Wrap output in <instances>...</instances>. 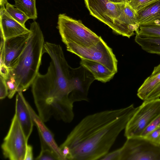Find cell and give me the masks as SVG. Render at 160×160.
<instances>
[{"mask_svg": "<svg viewBox=\"0 0 160 160\" xmlns=\"http://www.w3.org/2000/svg\"><path fill=\"white\" fill-rule=\"evenodd\" d=\"M137 108L132 104L84 117L60 146L69 148L67 160H100L109 152Z\"/></svg>", "mask_w": 160, "mask_h": 160, "instance_id": "obj_1", "label": "cell"}, {"mask_svg": "<svg viewBox=\"0 0 160 160\" xmlns=\"http://www.w3.org/2000/svg\"><path fill=\"white\" fill-rule=\"evenodd\" d=\"M44 50L51 61L46 73H38L32 85V92L38 111L48 115L58 114L72 104L69 98L71 67L60 45L46 42Z\"/></svg>", "mask_w": 160, "mask_h": 160, "instance_id": "obj_2", "label": "cell"}, {"mask_svg": "<svg viewBox=\"0 0 160 160\" xmlns=\"http://www.w3.org/2000/svg\"><path fill=\"white\" fill-rule=\"evenodd\" d=\"M29 36L26 47L16 64L10 70L18 92H25L32 85L39 73L42 55L45 53L44 38L38 22L30 24Z\"/></svg>", "mask_w": 160, "mask_h": 160, "instance_id": "obj_3", "label": "cell"}, {"mask_svg": "<svg viewBox=\"0 0 160 160\" xmlns=\"http://www.w3.org/2000/svg\"><path fill=\"white\" fill-rule=\"evenodd\" d=\"M91 15L104 23L116 34L128 38L135 29L122 21L126 2L114 3L108 0H84Z\"/></svg>", "mask_w": 160, "mask_h": 160, "instance_id": "obj_4", "label": "cell"}, {"mask_svg": "<svg viewBox=\"0 0 160 160\" xmlns=\"http://www.w3.org/2000/svg\"><path fill=\"white\" fill-rule=\"evenodd\" d=\"M57 28L65 44L73 42L79 45L90 47L100 40L99 36L86 27L81 21L74 19L65 14L58 15Z\"/></svg>", "mask_w": 160, "mask_h": 160, "instance_id": "obj_5", "label": "cell"}, {"mask_svg": "<svg viewBox=\"0 0 160 160\" xmlns=\"http://www.w3.org/2000/svg\"><path fill=\"white\" fill-rule=\"evenodd\" d=\"M68 51L74 53L81 59H87L100 63L116 73L118 71V60L112 50L101 38L95 45L83 46L73 42L65 44Z\"/></svg>", "mask_w": 160, "mask_h": 160, "instance_id": "obj_6", "label": "cell"}, {"mask_svg": "<svg viewBox=\"0 0 160 160\" xmlns=\"http://www.w3.org/2000/svg\"><path fill=\"white\" fill-rule=\"evenodd\" d=\"M160 115V98L144 101L128 122L124 129L127 138L140 137L146 127Z\"/></svg>", "mask_w": 160, "mask_h": 160, "instance_id": "obj_7", "label": "cell"}, {"mask_svg": "<svg viewBox=\"0 0 160 160\" xmlns=\"http://www.w3.org/2000/svg\"><path fill=\"white\" fill-rule=\"evenodd\" d=\"M121 147V160H160V145L145 138H131Z\"/></svg>", "mask_w": 160, "mask_h": 160, "instance_id": "obj_8", "label": "cell"}, {"mask_svg": "<svg viewBox=\"0 0 160 160\" xmlns=\"http://www.w3.org/2000/svg\"><path fill=\"white\" fill-rule=\"evenodd\" d=\"M28 142L15 113L1 146L4 157L10 160H24Z\"/></svg>", "mask_w": 160, "mask_h": 160, "instance_id": "obj_9", "label": "cell"}, {"mask_svg": "<svg viewBox=\"0 0 160 160\" xmlns=\"http://www.w3.org/2000/svg\"><path fill=\"white\" fill-rule=\"evenodd\" d=\"M95 79L86 68L81 65L76 68H70V93L69 98L73 104L77 102H88V91Z\"/></svg>", "mask_w": 160, "mask_h": 160, "instance_id": "obj_10", "label": "cell"}, {"mask_svg": "<svg viewBox=\"0 0 160 160\" xmlns=\"http://www.w3.org/2000/svg\"><path fill=\"white\" fill-rule=\"evenodd\" d=\"M29 32L0 42V63L10 69L13 67L24 50Z\"/></svg>", "mask_w": 160, "mask_h": 160, "instance_id": "obj_11", "label": "cell"}, {"mask_svg": "<svg viewBox=\"0 0 160 160\" xmlns=\"http://www.w3.org/2000/svg\"><path fill=\"white\" fill-rule=\"evenodd\" d=\"M0 29L1 41L27 33L29 29L13 19L7 12L5 7H0Z\"/></svg>", "mask_w": 160, "mask_h": 160, "instance_id": "obj_12", "label": "cell"}, {"mask_svg": "<svg viewBox=\"0 0 160 160\" xmlns=\"http://www.w3.org/2000/svg\"><path fill=\"white\" fill-rule=\"evenodd\" d=\"M17 92L16 98L15 113L28 142L32 131L34 122L29 111V104L25 99L22 92L19 91Z\"/></svg>", "mask_w": 160, "mask_h": 160, "instance_id": "obj_13", "label": "cell"}, {"mask_svg": "<svg viewBox=\"0 0 160 160\" xmlns=\"http://www.w3.org/2000/svg\"><path fill=\"white\" fill-rule=\"evenodd\" d=\"M29 108L34 124L38 129L40 138L42 139L54 151L58 157L59 160H65L62 150L56 143L52 133L46 127L44 122L35 113L30 105Z\"/></svg>", "mask_w": 160, "mask_h": 160, "instance_id": "obj_14", "label": "cell"}, {"mask_svg": "<svg viewBox=\"0 0 160 160\" xmlns=\"http://www.w3.org/2000/svg\"><path fill=\"white\" fill-rule=\"evenodd\" d=\"M140 26H160V0L137 12Z\"/></svg>", "mask_w": 160, "mask_h": 160, "instance_id": "obj_15", "label": "cell"}, {"mask_svg": "<svg viewBox=\"0 0 160 160\" xmlns=\"http://www.w3.org/2000/svg\"><path fill=\"white\" fill-rule=\"evenodd\" d=\"M80 64L92 74L95 80L103 83L109 81L116 74L103 64L95 61L81 59Z\"/></svg>", "mask_w": 160, "mask_h": 160, "instance_id": "obj_16", "label": "cell"}, {"mask_svg": "<svg viewBox=\"0 0 160 160\" xmlns=\"http://www.w3.org/2000/svg\"><path fill=\"white\" fill-rule=\"evenodd\" d=\"M160 82V63L154 67L151 75L144 81L137 91V95L141 99L146 100L150 93Z\"/></svg>", "mask_w": 160, "mask_h": 160, "instance_id": "obj_17", "label": "cell"}, {"mask_svg": "<svg viewBox=\"0 0 160 160\" xmlns=\"http://www.w3.org/2000/svg\"><path fill=\"white\" fill-rule=\"evenodd\" d=\"M139 31L136 32L135 42L146 52L160 55V37L141 36Z\"/></svg>", "mask_w": 160, "mask_h": 160, "instance_id": "obj_18", "label": "cell"}, {"mask_svg": "<svg viewBox=\"0 0 160 160\" xmlns=\"http://www.w3.org/2000/svg\"><path fill=\"white\" fill-rule=\"evenodd\" d=\"M15 7L22 12L29 19L38 18L36 0H14Z\"/></svg>", "mask_w": 160, "mask_h": 160, "instance_id": "obj_19", "label": "cell"}, {"mask_svg": "<svg viewBox=\"0 0 160 160\" xmlns=\"http://www.w3.org/2000/svg\"><path fill=\"white\" fill-rule=\"evenodd\" d=\"M5 10L14 20L24 26L26 22L29 19L22 12L8 2L5 6Z\"/></svg>", "mask_w": 160, "mask_h": 160, "instance_id": "obj_20", "label": "cell"}, {"mask_svg": "<svg viewBox=\"0 0 160 160\" xmlns=\"http://www.w3.org/2000/svg\"><path fill=\"white\" fill-rule=\"evenodd\" d=\"M40 138L41 149L40 154L35 159L37 160H59L54 151Z\"/></svg>", "mask_w": 160, "mask_h": 160, "instance_id": "obj_21", "label": "cell"}, {"mask_svg": "<svg viewBox=\"0 0 160 160\" xmlns=\"http://www.w3.org/2000/svg\"><path fill=\"white\" fill-rule=\"evenodd\" d=\"M138 33L141 36L160 37V26H140Z\"/></svg>", "mask_w": 160, "mask_h": 160, "instance_id": "obj_22", "label": "cell"}, {"mask_svg": "<svg viewBox=\"0 0 160 160\" xmlns=\"http://www.w3.org/2000/svg\"><path fill=\"white\" fill-rule=\"evenodd\" d=\"M158 0H128L129 5L137 12Z\"/></svg>", "mask_w": 160, "mask_h": 160, "instance_id": "obj_23", "label": "cell"}, {"mask_svg": "<svg viewBox=\"0 0 160 160\" xmlns=\"http://www.w3.org/2000/svg\"><path fill=\"white\" fill-rule=\"evenodd\" d=\"M8 87V97L9 99L12 98L16 92H18L17 85L13 77L9 75L6 79Z\"/></svg>", "mask_w": 160, "mask_h": 160, "instance_id": "obj_24", "label": "cell"}, {"mask_svg": "<svg viewBox=\"0 0 160 160\" xmlns=\"http://www.w3.org/2000/svg\"><path fill=\"white\" fill-rule=\"evenodd\" d=\"M160 125V115L152 120L146 127L140 136L145 137L149 133L155 130Z\"/></svg>", "mask_w": 160, "mask_h": 160, "instance_id": "obj_25", "label": "cell"}, {"mask_svg": "<svg viewBox=\"0 0 160 160\" xmlns=\"http://www.w3.org/2000/svg\"><path fill=\"white\" fill-rule=\"evenodd\" d=\"M145 138L155 144L160 145V125Z\"/></svg>", "mask_w": 160, "mask_h": 160, "instance_id": "obj_26", "label": "cell"}, {"mask_svg": "<svg viewBox=\"0 0 160 160\" xmlns=\"http://www.w3.org/2000/svg\"><path fill=\"white\" fill-rule=\"evenodd\" d=\"M121 148L115 150L110 152H108L102 157L101 160H121Z\"/></svg>", "mask_w": 160, "mask_h": 160, "instance_id": "obj_27", "label": "cell"}, {"mask_svg": "<svg viewBox=\"0 0 160 160\" xmlns=\"http://www.w3.org/2000/svg\"><path fill=\"white\" fill-rule=\"evenodd\" d=\"M8 94V91L6 80L2 77L0 76V99L5 98Z\"/></svg>", "mask_w": 160, "mask_h": 160, "instance_id": "obj_28", "label": "cell"}, {"mask_svg": "<svg viewBox=\"0 0 160 160\" xmlns=\"http://www.w3.org/2000/svg\"><path fill=\"white\" fill-rule=\"evenodd\" d=\"M160 98V82L155 86L148 96L147 99H152Z\"/></svg>", "mask_w": 160, "mask_h": 160, "instance_id": "obj_29", "label": "cell"}, {"mask_svg": "<svg viewBox=\"0 0 160 160\" xmlns=\"http://www.w3.org/2000/svg\"><path fill=\"white\" fill-rule=\"evenodd\" d=\"M10 69L4 64L0 63V76L5 80L7 79L9 75Z\"/></svg>", "mask_w": 160, "mask_h": 160, "instance_id": "obj_30", "label": "cell"}, {"mask_svg": "<svg viewBox=\"0 0 160 160\" xmlns=\"http://www.w3.org/2000/svg\"><path fill=\"white\" fill-rule=\"evenodd\" d=\"M32 147V146L27 144L24 160H32L33 159Z\"/></svg>", "mask_w": 160, "mask_h": 160, "instance_id": "obj_31", "label": "cell"}, {"mask_svg": "<svg viewBox=\"0 0 160 160\" xmlns=\"http://www.w3.org/2000/svg\"><path fill=\"white\" fill-rule=\"evenodd\" d=\"M60 148L62 150V155L65 160H67V157L70 152L69 148L66 146Z\"/></svg>", "mask_w": 160, "mask_h": 160, "instance_id": "obj_32", "label": "cell"}, {"mask_svg": "<svg viewBox=\"0 0 160 160\" xmlns=\"http://www.w3.org/2000/svg\"><path fill=\"white\" fill-rule=\"evenodd\" d=\"M8 2V0H0V7H5L6 4Z\"/></svg>", "mask_w": 160, "mask_h": 160, "instance_id": "obj_33", "label": "cell"}, {"mask_svg": "<svg viewBox=\"0 0 160 160\" xmlns=\"http://www.w3.org/2000/svg\"><path fill=\"white\" fill-rule=\"evenodd\" d=\"M108 0L111 2H114V3H120V2H124L122 0Z\"/></svg>", "mask_w": 160, "mask_h": 160, "instance_id": "obj_34", "label": "cell"}, {"mask_svg": "<svg viewBox=\"0 0 160 160\" xmlns=\"http://www.w3.org/2000/svg\"><path fill=\"white\" fill-rule=\"evenodd\" d=\"M124 2H128V0H122Z\"/></svg>", "mask_w": 160, "mask_h": 160, "instance_id": "obj_35", "label": "cell"}]
</instances>
